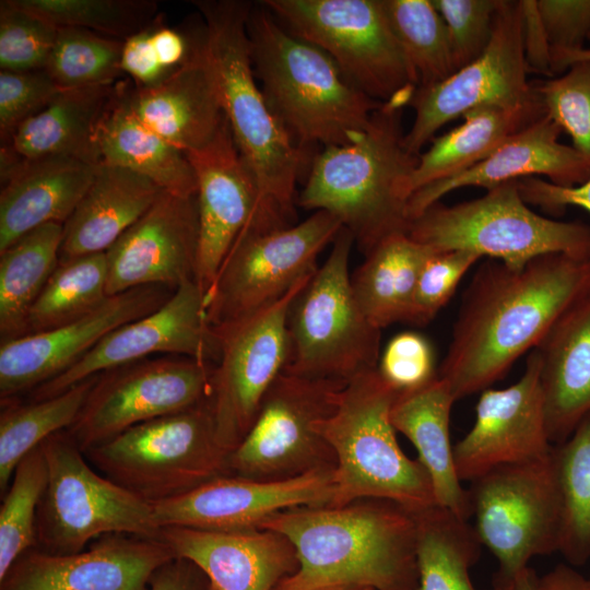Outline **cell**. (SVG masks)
I'll return each mask as SVG.
<instances>
[{"instance_id":"277c9868","label":"cell","mask_w":590,"mask_h":590,"mask_svg":"<svg viewBox=\"0 0 590 590\" xmlns=\"http://www.w3.org/2000/svg\"><path fill=\"white\" fill-rule=\"evenodd\" d=\"M255 75L295 144H351L367 130L377 102L342 73L317 46L295 36L261 2L247 20Z\"/></svg>"},{"instance_id":"603a6c76","label":"cell","mask_w":590,"mask_h":590,"mask_svg":"<svg viewBox=\"0 0 590 590\" xmlns=\"http://www.w3.org/2000/svg\"><path fill=\"white\" fill-rule=\"evenodd\" d=\"M176 558L160 539L106 534L72 554L31 548L0 581V590H149L155 571Z\"/></svg>"},{"instance_id":"30bf717a","label":"cell","mask_w":590,"mask_h":590,"mask_svg":"<svg viewBox=\"0 0 590 590\" xmlns=\"http://www.w3.org/2000/svg\"><path fill=\"white\" fill-rule=\"evenodd\" d=\"M48 481L36 515V546L72 554L106 534L157 539L150 502L95 470L64 430L40 444Z\"/></svg>"},{"instance_id":"f546056e","label":"cell","mask_w":590,"mask_h":590,"mask_svg":"<svg viewBox=\"0 0 590 590\" xmlns=\"http://www.w3.org/2000/svg\"><path fill=\"white\" fill-rule=\"evenodd\" d=\"M456 401L450 385L437 374L417 389L399 392L390 418L394 429L417 450V460L430 479L436 505L468 521L472 516L470 494L457 473L449 433Z\"/></svg>"},{"instance_id":"4dcf8cb0","label":"cell","mask_w":590,"mask_h":590,"mask_svg":"<svg viewBox=\"0 0 590 590\" xmlns=\"http://www.w3.org/2000/svg\"><path fill=\"white\" fill-rule=\"evenodd\" d=\"M163 191L129 169L98 164L88 189L63 224L59 262L106 252Z\"/></svg>"},{"instance_id":"7dc6e473","label":"cell","mask_w":590,"mask_h":590,"mask_svg":"<svg viewBox=\"0 0 590 590\" xmlns=\"http://www.w3.org/2000/svg\"><path fill=\"white\" fill-rule=\"evenodd\" d=\"M533 85L546 115L590 163V59L577 60L564 74Z\"/></svg>"},{"instance_id":"9c48e42d","label":"cell","mask_w":590,"mask_h":590,"mask_svg":"<svg viewBox=\"0 0 590 590\" xmlns=\"http://www.w3.org/2000/svg\"><path fill=\"white\" fill-rule=\"evenodd\" d=\"M84 456L101 474L150 503L231 475L229 452L217 440L208 399L130 427Z\"/></svg>"},{"instance_id":"db71d44e","label":"cell","mask_w":590,"mask_h":590,"mask_svg":"<svg viewBox=\"0 0 590 590\" xmlns=\"http://www.w3.org/2000/svg\"><path fill=\"white\" fill-rule=\"evenodd\" d=\"M523 201L536 205L544 212L560 215L567 206H579L590 213V177L574 187H562L539 177L517 180Z\"/></svg>"},{"instance_id":"c3c4849f","label":"cell","mask_w":590,"mask_h":590,"mask_svg":"<svg viewBox=\"0 0 590 590\" xmlns=\"http://www.w3.org/2000/svg\"><path fill=\"white\" fill-rule=\"evenodd\" d=\"M447 28L455 72L487 48L500 0H432Z\"/></svg>"},{"instance_id":"3957f363","label":"cell","mask_w":590,"mask_h":590,"mask_svg":"<svg viewBox=\"0 0 590 590\" xmlns=\"http://www.w3.org/2000/svg\"><path fill=\"white\" fill-rule=\"evenodd\" d=\"M413 93L382 103L357 141L316 155L298 197L300 206L335 215L365 256L409 229L405 184L418 155L405 148L402 113Z\"/></svg>"},{"instance_id":"8fae6325","label":"cell","mask_w":590,"mask_h":590,"mask_svg":"<svg viewBox=\"0 0 590 590\" xmlns=\"http://www.w3.org/2000/svg\"><path fill=\"white\" fill-rule=\"evenodd\" d=\"M295 36L323 50L368 97L385 103L415 91L417 79L382 0H264Z\"/></svg>"},{"instance_id":"816d5d0a","label":"cell","mask_w":590,"mask_h":590,"mask_svg":"<svg viewBox=\"0 0 590 590\" xmlns=\"http://www.w3.org/2000/svg\"><path fill=\"white\" fill-rule=\"evenodd\" d=\"M377 369L399 392L417 389L437 377L433 346L424 335L412 331L401 332L387 343Z\"/></svg>"},{"instance_id":"83f0119b","label":"cell","mask_w":590,"mask_h":590,"mask_svg":"<svg viewBox=\"0 0 590 590\" xmlns=\"http://www.w3.org/2000/svg\"><path fill=\"white\" fill-rule=\"evenodd\" d=\"M119 92L144 125L185 153L206 145L225 120L203 52L155 86L119 81Z\"/></svg>"},{"instance_id":"cb8c5ba5","label":"cell","mask_w":590,"mask_h":590,"mask_svg":"<svg viewBox=\"0 0 590 590\" xmlns=\"http://www.w3.org/2000/svg\"><path fill=\"white\" fill-rule=\"evenodd\" d=\"M199 240L197 194L163 191L107 250V295L158 285L175 291L196 275Z\"/></svg>"},{"instance_id":"484cf974","label":"cell","mask_w":590,"mask_h":590,"mask_svg":"<svg viewBox=\"0 0 590 590\" xmlns=\"http://www.w3.org/2000/svg\"><path fill=\"white\" fill-rule=\"evenodd\" d=\"M560 132L556 122L544 115L474 166L420 188L408 201L410 222L459 188L488 190L506 181L538 176L562 187L585 182L590 177V163L571 145L558 141Z\"/></svg>"},{"instance_id":"94428289","label":"cell","mask_w":590,"mask_h":590,"mask_svg":"<svg viewBox=\"0 0 590 590\" xmlns=\"http://www.w3.org/2000/svg\"><path fill=\"white\" fill-rule=\"evenodd\" d=\"M314 590H373L370 588L357 587V586H328L321 587Z\"/></svg>"},{"instance_id":"e0dca14e","label":"cell","mask_w":590,"mask_h":590,"mask_svg":"<svg viewBox=\"0 0 590 590\" xmlns=\"http://www.w3.org/2000/svg\"><path fill=\"white\" fill-rule=\"evenodd\" d=\"M529 73L520 0H500L492 38L482 56L437 84L415 88L408 104L414 120L404 135L405 148L420 155L444 125L477 106H514L533 98L536 92Z\"/></svg>"},{"instance_id":"f1b7e54d","label":"cell","mask_w":590,"mask_h":590,"mask_svg":"<svg viewBox=\"0 0 590 590\" xmlns=\"http://www.w3.org/2000/svg\"><path fill=\"white\" fill-rule=\"evenodd\" d=\"M533 351L540 362L547 433L556 445L590 412V290Z\"/></svg>"},{"instance_id":"ffe728a7","label":"cell","mask_w":590,"mask_h":590,"mask_svg":"<svg viewBox=\"0 0 590 590\" xmlns=\"http://www.w3.org/2000/svg\"><path fill=\"white\" fill-rule=\"evenodd\" d=\"M552 448L540 362L532 350L517 382L481 392L473 426L453 446L456 470L461 481L472 482L503 465L545 458Z\"/></svg>"},{"instance_id":"9a60e30c","label":"cell","mask_w":590,"mask_h":590,"mask_svg":"<svg viewBox=\"0 0 590 590\" xmlns=\"http://www.w3.org/2000/svg\"><path fill=\"white\" fill-rule=\"evenodd\" d=\"M312 274L274 304L213 327L221 354L211 376L208 403L217 440L229 453L249 432L266 393L286 366L288 309Z\"/></svg>"},{"instance_id":"44dd1931","label":"cell","mask_w":590,"mask_h":590,"mask_svg":"<svg viewBox=\"0 0 590 590\" xmlns=\"http://www.w3.org/2000/svg\"><path fill=\"white\" fill-rule=\"evenodd\" d=\"M174 291L140 286L107 299L90 314L63 326L0 344V398L32 391L69 369L106 334L162 306Z\"/></svg>"},{"instance_id":"74e56055","label":"cell","mask_w":590,"mask_h":590,"mask_svg":"<svg viewBox=\"0 0 590 590\" xmlns=\"http://www.w3.org/2000/svg\"><path fill=\"white\" fill-rule=\"evenodd\" d=\"M98 375L48 399L1 401L0 493L7 492L19 462L51 435L66 430L79 415Z\"/></svg>"},{"instance_id":"be15d7a7","label":"cell","mask_w":590,"mask_h":590,"mask_svg":"<svg viewBox=\"0 0 590 590\" xmlns=\"http://www.w3.org/2000/svg\"><path fill=\"white\" fill-rule=\"evenodd\" d=\"M590 39V38H589Z\"/></svg>"},{"instance_id":"7a4b0ae2","label":"cell","mask_w":590,"mask_h":590,"mask_svg":"<svg viewBox=\"0 0 590 590\" xmlns=\"http://www.w3.org/2000/svg\"><path fill=\"white\" fill-rule=\"evenodd\" d=\"M260 529L285 535L298 558L296 571L274 590H418L415 520L392 500L297 506L271 515Z\"/></svg>"},{"instance_id":"7bdbcfd3","label":"cell","mask_w":590,"mask_h":590,"mask_svg":"<svg viewBox=\"0 0 590 590\" xmlns=\"http://www.w3.org/2000/svg\"><path fill=\"white\" fill-rule=\"evenodd\" d=\"M48 481L42 446L16 465L0 506V581L16 559L36 546V515Z\"/></svg>"},{"instance_id":"f35d334b","label":"cell","mask_w":590,"mask_h":590,"mask_svg":"<svg viewBox=\"0 0 590 590\" xmlns=\"http://www.w3.org/2000/svg\"><path fill=\"white\" fill-rule=\"evenodd\" d=\"M552 461L560 505L558 552L579 566L590 558V412L553 445Z\"/></svg>"},{"instance_id":"6125c7cd","label":"cell","mask_w":590,"mask_h":590,"mask_svg":"<svg viewBox=\"0 0 590 590\" xmlns=\"http://www.w3.org/2000/svg\"><path fill=\"white\" fill-rule=\"evenodd\" d=\"M205 590H215V589L211 585H209Z\"/></svg>"},{"instance_id":"2e32d148","label":"cell","mask_w":590,"mask_h":590,"mask_svg":"<svg viewBox=\"0 0 590 590\" xmlns=\"http://www.w3.org/2000/svg\"><path fill=\"white\" fill-rule=\"evenodd\" d=\"M214 365L158 357L103 371L64 432L84 453L138 424L196 406L209 397Z\"/></svg>"},{"instance_id":"ab89813d","label":"cell","mask_w":590,"mask_h":590,"mask_svg":"<svg viewBox=\"0 0 590 590\" xmlns=\"http://www.w3.org/2000/svg\"><path fill=\"white\" fill-rule=\"evenodd\" d=\"M106 253H92L59 262L32 306L26 334L47 331L78 320L107 297Z\"/></svg>"},{"instance_id":"5bb4252c","label":"cell","mask_w":590,"mask_h":590,"mask_svg":"<svg viewBox=\"0 0 590 590\" xmlns=\"http://www.w3.org/2000/svg\"><path fill=\"white\" fill-rule=\"evenodd\" d=\"M347 382L282 371L266 393L241 442L229 453L231 475L283 481L335 470L334 452L316 429Z\"/></svg>"},{"instance_id":"e575fe53","label":"cell","mask_w":590,"mask_h":590,"mask_svg":"<svg viewBox=\"0 0 590 590\" xmlns=\"http://www.w3.org/2000/svg\"><path fill=\"white\" fill-rule=\"evenodd\" d=\"M436 250L397 233L381 240L351 276L355 298L368 320L382 330L406 322L420 272Z\"/></svg>"},{"instance_id":"680465c9","label":"cell","mask_w":590,"mask_h":590,"mask_svg":"<svg viewBox=\"0 0 590 590\" xmlns=\"http://www.w3.org/2000/svg\"><path fill=\"white\" fill-rule=\"evenodd\" d=\"M512 590H555L548 580L542 576L538 577L530 567L523 569L516 578Z\"/></svg>"},{"instance_id":"6da1fadb","label":"cell","mask_w":590,"mask_h":590,"mask_svg":"<svg viewBox=\"0 0 590 590\" xmlns=\"http://www.w3.org/2000/svg\"><path fill=\"white\" fill-rule=\"evenodd\" d=\"M590 290V260L539 256L521 269L484 261L465 288L437 374L456 400L489 388Z\"/></svg>"},{"instance_id":"91938a15","label":"cell","mask_w":590,"mask_h":590,"mask_svg":"<svg viewBox=\"0 0 590 590\" xmlns=\"http://www.w3.org/2000/svg\"><path fill=\"white\" fill-rule=\"evenodd\" d=\"M552 71L560 73L566 71L568 66L577 60L590 59V49L582 48L573 51H554L552 50Z\"/></svg>"},{"instance_id":"f5cc1de1","label":"cell","mask_w":590,"mask_h":590,"mask_svg":"<svg viewBox=\"0 0 590 590\" xmlns=\"http://www.w3.org/2000/svg\"><path fill=\"white\" fill-rule=\"evenodd\" d=\"M551 48L573 51L590 38V0H538Z\"/></svg>"},{"instance_id":"836d02e7","label":"cell","mask_w":590,"mask_h":590,"mask_svg":"<svg viewBox=\"0 0 590 590\" xmlns=\"http://www.w3.org/2000/svg\"><path fill=\"white\" fill-rule=\"evenodd\" d=\"M98 164L137 173L162 190L180 196L197 194V178L187 154L144 125L116 93L96 129Z\"/></svg>"},{"instance_id":"8d00e7d4","label":"cell","mask_w":590,"mask_h":590,"mask_svg":"<svg viewBox=\"0 0 590 590\" xmlns=\"http://www.w3.org/2000/svg\"><path fill=\"white\" fill-rule=\"evenodd\" d=\"M411 511L416 524L418 590H476L470 568L482 544L474 528L436 504Z\"/></svg>"},{"instance_id":"bcb514c9","label":"cell","mask_w":590,"mask_h":590,"mask_svg":"<svg viewBox=\"0 0 590 590\" xmlns=\"http://www.w3.org/2000/svg\"><path fill=\"white\" fill-rule=\"evenodd\" d=\"M58 27L20 0L0 1V69L10 72L45 70Z\"/></svg>"},{"instance_id":"4316f807","label":"cell","mask_w":590,"mask_h":590,"mask_svg":"<svg viewBox=\"0 0 590 590\" xmlns=\"http://www.w3.org/2000/svg\"><path fill=\"white\" fill-rule=\"evenodd\" d=\"M97 166L67 156L31 161L1 156L0 252L42 225H63Z\"/></svg>"},{"instance_id":"7402d4cb","label":"cell","mask_w":590,"mask_h":590,"mask_svg":"<svg viewBox=\"0 0 590 590\" xmlns=\"http://www.w3.org/2000/svg\"><path fill=\"white\" fill-rule=\"evenodd\" d=\"M334 470L283 481L224 475L170 499L151 503L157 527L260 529L271 515L303 505H331Z\"/></svg>"},{"instance_id":"52a82bcc","label":"cell","mask_w":590,"mask_h":590,"mask_svg":"<svg viewBox=\"0 0 590 590\" xmlns=\"http://www.w3.org/2000/svg\"><path fill=\"white\" fill-rule=\"evenodd\" d=\"M408 235L436 251L468 250L512 269L548 253L590 260V224L534 212L523 201L517 180L474 200L452 205L438 201L411 220Z\"/></svg>"},{"instance_id":"7c38bea8","label":"cell","mask_w":590,"mask_h":590,"mask_svg":"<svg viewBox=\"0 0 590 590\" xmlns=\"http://www.w3.org/2000/svg\"><path fill=\"white\" fill-rule=\"evenodd\" d=\"M468 491L475 533L498 560L494 587L512 590L531 558L558 552L560 505L552 451L493 469Z\"/></svg>"},{"instance_id":"ba28073f","label":"cell","mask_w":590,"mask_h":590,"mask_svg":"<svg viewBox=\"0 0 590 590\" xmlns=\"http://www.w3.org/2000/svg\"><path fill=\"white\" fill-rule=\"evenodd\" d=\"M353 235L344 227L331 251L292 302L284 371L349 382L377 368L381 330L361 309L349 271Z\"/></svg>"},{"instance_id":"d6986e66","label":"cell","mask_w":590,"mask_h":590,"mask_svg":"<svg viewBox=\"0 0 590 590\" xmlns=\"http://www.w3.org/2000/svg\"><path fill=\"white\" fill-rule=\"evenodd\" d=\"M168 353L216 364L220 341L205 314L197 281L180 284L154 311L106 334L69 369L31 391V401L51 398L103 371Z\"/></svg>"},{"instance_id":"60d3db41","label":"cell","mask_w":590,"mask_h":590,"mask_svg":"<svg viewBox=\"0 0 590 590\" xmlns=\"http://www.w3.org/2000/svg\"><path fill=\"white\" fill-rule=\"evenodd\" d=\"M418 86L437 84L455 70L446 24L432 0H382Z\"/></svg>"},{"instance_id":"ee69618b","label":"cell","mask_w":590,"mask_h":590,"mask_svg":"<svg viewBox=\"0 0 590 590\" xmlns=\"http://www.w3.org/2000/svg\"><path fill=\"white\" fill-rule=\"evenodd\" d=\"M123 42L76 27H58L45 71L62 90L109 86L123 74Z\"/></svg>"},{"instance_id":"5b68a950","label":"cell","mask_w":590,"mask_h":590,"mask_svg":"<svg viewBox=\"0 0 590 590\" xmlns=\"http://www.w3.org/2000/svg\"><path fill=\"white\" fill-rule=\"evenodd\" d=\"M204 23V59L235 142L264 198L293 220L305 152L271 110L253 72L247 20L252 2L194 0Z\"/></svg>"},{"instance_id":"1f68e13d","label":"cell","mask_w":590,"mask_h":590,"mask_svg":"<svg viewBox=\"0 0 590 590\" xmlns=\"http://www.w3.org/2000/svg\"><path fill=\"white\" fill-rule=\"evenodd\" d=\"M536 92V91H535ZM546 115L540 96L519 105L484 104L467 111L463 123L440 137L418 155L409 176V196L432 182L455 176L485 160L508 139Z\"/></svg>"},{"instance_id":"4fadbf2b","label":"cell","mask_w":590,"mask_h":590,"mask_svg":"<svg viewBox=\"0 0 590 590\" xmlns=\"http://www.w3.org/2000/svg\"><path fill=\"white\" fill-rule=\"evenodd\" d=\"M342 227L335 215L316 211L283 228H245L205 295L209 323H229L278 302L316 271L318 255Z\"/></svg>"},{"instance_id":"d4e9b609","label":"cell","mask_w":590,"mask_h":590,"mask_svg":"<svg viewBox=\"0 0 590 590\" xmlns=\"http://www.w3.org/2000/svg\"><path fill=\"white\" fill-rule=\"evenodd\" d=\"M157 539L176 558L193 563L215 590H274L298 568L292 542L270 529L163 527Z\"/></svg>"},{"instance_id":"b9f144b4","label":"cell","mask_w":590,"mask_h":590,"mask_svg":"<svg viewBox=\"0 0 590 590\" xmlns=\"http://www.w3.org/2000/svg\"><path fill=\"white\" fill-rule=\"evenodd\" d=\"M204 23L167 26L163 14L123 42L120 67L133 85L155 86L198 59L203 52Z\"/></svg>"},{"instance_id":"8992f818","label":"cell","mask_w":590,"mask_h":590,"mask_svg":"<svg viewBox=\"0 0 590 590\" xmlns=\"http://www.w3.org/2000/svg\"><path fill=\"white\" fill-rule=\"evenodd\" d=\"M398 394L377 368L369 369L351 379L331 414L317 422L337 460L332 506L358 498L388 499L411 510L436 504L426 470L397 440L390 413Z\"/></svg>"},{"instance_id":"6f0895ef","label":"cell","mask_w":590,"mask_h":590,"mask_svg":"<svg viewBox=\"0 0 590 590\" xmlns=\"http://www.w3.org/2000/svg\"><path fill=\"white\" fill-rule=\"evenodd\" d=\"M544 576L555 590H590V579L563 564Z\"/></svg>"},{"instance_id":"9f6ffc18","label":"cell","mask_w":590,"mask_h":590,"mask_svg":"<svg viewBox=\"0 0 590 590\" xmlns=\"http://www.w3.org/2000/svg\"><path fill=\"white\" fill-rule=\"evenodd\" d=\"M209 585L205 575L193 563L174 558L155 571L149 590H205Z\"/></svg>"},{"instance_id":"681fc988","label":"cell","mask_w":590,"mask_h":590,"mask_svg":"<svg viewBox=\"0 0 590 590\" xmlns=\"http://www.w3.org/2000/svg\"><path fill=\"white\" fill-rule=\"evenodd\" d=\"M468 250L436 251L424 263L406 323L425 326L450 300L464 274L480 260Z\"/></svg>"},{"instance_id":"ac0fdd59","label":"cell","mask_w":590,"mask_h":590,"mask_svg":"<svg viewBox=\"0 0 590 590\" xmlns=\"http://www.w3.org/2000/svg\"><path fill=\"white\" fill-rule=\"evenodd\" d=\"M197 178L199 240L194 280L206 293L239 234L247 227L292 225L261 192L225 118L203 148L186 153Z\"/></svg>"},{"instance_id":"f6af8a7d","label":"cell","mask_w":590,"mask_h":590,"mask_svg":"<svg viewBox=\"0 0 590 590\" xmlns=\"http://www.w3.org/2000/svg\"><path fill=\"white\" fill-rule=\"evenodd\" d=\"M57 27H76L125 42L158 16L153 0H20Z\"/></svg>"},{"instance_id":"d6a6232c","label":"cell","mask_w":590,"mask_h":590,"mask_svg":"<svg viewBox=\"0 0 590 590\" xmlns=\"http://www.w3.org/2000/svg\"><path fill=\"white\" fill-rule=\"evenodd\" d=\"M117 83L61 91L47 107L1 142L0 155L22 161L67 156L98 164L95 133L115 96Z\"/></svg>"},{"instance_id":"f907efd6","label":"cell","mask_w":590,"mask_h":590,"mask_svg":"<svg viewBox=\"0 0 590 590\" xmlns=\"http://www.w3.org/2000/svg\"><path fill=\"white\" fill-rule=\"evenodd\" d=\"M62 90L45 70L0 71V138L13 131L47 107Z\"/></svg>"},{"instance_id":"11a10c76","label":"cell","mask_w":590,"mask_h":590,"mask_svg":"<svg viewBox=\"0 0 590 590\" xmlns=\"http://www.w3.org/2000/svg\"><path fill=\"white\" fill-rule=\"evenodd\" d=\"M526 61L530 72L553 75L552 48L542 22L538 0H520Z\"/></svg>"},{"instance_id":"d590c367","label":"cell","mask_w":590,"mask_h":590,"mask_svg":"<svg viewBox=\"0 0 590 590\" xmlns=\"http://www.w3.org/2000/svg\"><path fill=\"white\" fill-rule=\"evenodd\" d=\"M63 225H42L0 252L1 342L25 335L30 310L59 264Z\"/></svg>"}]
</instances>
